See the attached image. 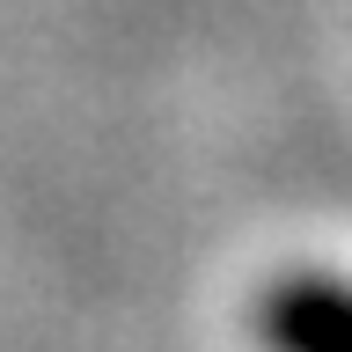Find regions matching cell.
<instances>
[{
	"instance_id": "obj_1",
	"label": "cell",
	"mask_w": 352,
	"mask_h": 352,
	"mask_svg": "<svg viewBox=\"0 0 352 352\" xmlns=\"http://www.w3.org/2000/svg\"><path fill=\"white\" fill-rule=\"evenodd\" d=\"M272 352H352V286L338 279H279L257 308Z\"/></svg>"
}]
</instances>
